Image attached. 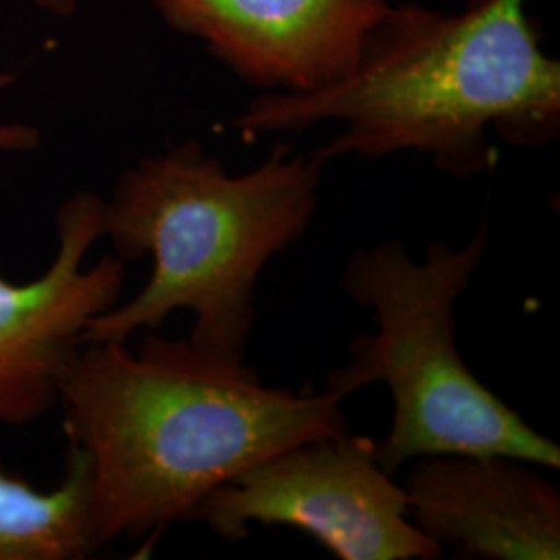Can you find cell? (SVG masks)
Wrapping results in <instances>:
<instances>
[{
    "label": "cell",
    "instance_id": "cell-10",
    "mask_svg": "<svg viewBox=\"0 0 560 560\" xmlns=\"http://www.w3.org/2000/svg\"><path fill=\"white\" fill-rule=\"evenodd\" d=\"M15 81L13 73H0V90ZM40 148V133L27 122H2L0 125V152L25 154Z\"/></svg>",
    "mask_w": 560,
    "mask_h": 560
},
{
    "label": "cell",
    "instance_id": "cell-8",
    "mask_svg": "<svg viewBox=\"0 0 560 560\" xmlns=\"http://www.w3.org/2000/svg\"><path fill=\"white\" fill-rule=\"evenodd\" d=\"M409 517L459 559L559 560L560 492L536 463L504 455L420 457Z\"/></svg>",
    "mask_w": 560,
    "mask_h": 560
},
{
    "label": "cell",
    "instance_id": "cell-9",
    "mask_svg": "<svg viewBox=\"0 0 560 560\" xmlns=\"http://www.w3.org/2000/svg\"><path fill=\"white\" fill-rule=\"evenodd\" d=\"M101 544L92 527V474L69 444L59 486L42 492L0 459V560L90 559Z\"/></svg>",
    "mask_w": 560,
    "mask_h": 560
},
{
    "label": "cell",
    "instance_id": "cell-4",
    "mask_svg": "<svg viewBox=\"0 0 560 560\" xmlns=\"http://www.w3.org/2000/svg\"><path fill=\"white\" fill-rule=\"evenodd\" d=\"M490 241V224L463 247L432 241L421 264L399 240L351 254L340 289L374 310L376 335L351 342L349 361L328 374L342 399L372 384L393 395V425L378 442L388 474L432 455H504L559 469L557 442L474 376L455 337V305L469 289Z\"/></svg>",
    "mask_w": 560,
    "mask_h": 560
},
{
    "label": "cell",
    "instance_id": "cell-6",
    "mask_svg": "<svg viewBox=\"0 0 560 560\" xmlns=\"http://www.w3.org/2000/svg\"><path fill=\"white\" fill-rule=\"evenodd\" d=\"M104 200L78 191L57 212L59 249L40 279H0V425H25L59 405L62 374L88 324L115 307L125 264L106 254L83 266L104 240Z\"/></svg>",
    "mask_w": 560,
    "mask_h": 560
},
{
    "label": "cell",
    "instance_id": "cell-1",
    "mask_svg": "<svg viewBox=\"0 0 560 560\" xmlns=\"http://www.w3.org/2000/svg\"><path fill=\"white\" fill-rule=\"evenodd\" d=\"M342 397L275 388L243 358L148 335L83 342L59 388L62 430L92 474L104 546L198 520L201 502L245 467L298 442L349 430Z\"/></svg>",
    "mask_w": 560,
    "mask_h": 560
},
{
    "label": "cell",
    "instance_id": "cell-5",
    "mask_svg": "<svg viewBox=\"0 0 560 560\" xmlns=\"http://www.w3.org/2000/svg\"><path fill=\"white\" fill-rule=\"evenodd\" d=\"M198 520L226 541L247 538L249 523L295 527L339 560H434L444 550L409 517L378 441L349 430L245 467L206 497Z\"/></svg>",
    "mask_w": 560,
    "mask_h": 560
},
{
    "label": "cell",
    "instance_id": "cell-2",
    "mask_svg": "<svg viewBox=\"0 0 560 560\" xmlns=\"http://www.w3.org/2000/svg\"><path fill=\"white\" fill-rule=\"evenodd\" d=\"M339 120L316 154H428L474 177L494 161L488 133L541 148L560 133V60L541 48L527 0H469L459 13L400 4L386 13L358 67L305 94L266 92L231 127L245 140Z\"/></svg>",
    "mask_w": 560,
    "mask_h": 560
},
{
    "label": "cell",
    "instance_id": "cell-7",
    "mask_svg": "<svg viewBox=\"0 0 560 560\" xmlns=\"http://www.w3.org/2000/svg\"><path fill=\"white\" fill-rule=\"evenodd\" d=\"M266 92L305 94L347 78L393 9L390 0H148Z\"/></svg>",
    "mask_w": 560,
    "mask_h": 560
},
{
    "label": "cell",
    "instance_id": "cell-11",
    "mask_svg": "<svg viewBox=\"0 0 560 560\" xmlns=\"http://www.w3.org/2000/svg\"><path fill=\"white\" fill-rule=\"evenodd\" d=\"M34 4H38L42 11H46L55 18L67 20V18H73L78 13L80 0H34Z\"/></svg>",
    "mask_w": 560,
    "mask_h": 560
},
{
    "label": "cell",
    "instance_id": "cell-3",
    "mask_svg": "<svg viewBox=\"0 0 560 560\" xmlns=\"http://www.w3.org/2000/svg\"><path fill=\"white\" fill-rule=\"evenodd\" d=\"M324 166L316 152L282 141L258 166L231 175L200 141L187 140L125 168L104 200V237L120 260L150 256L152 272L133 300L88 324L83 342H127L189 310V339L243 358L258 280L312 224Z\"/></svg>",
    "mask_w": 560,
    "mask_h": 560
}]
</instances>
